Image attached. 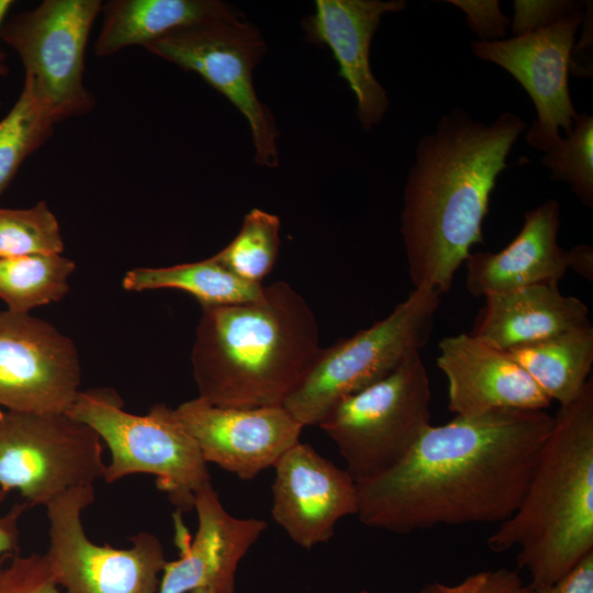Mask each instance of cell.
<instances>
[{
    "mask_svg": "<svg viewBox=\"0 0 593 593\" xmlns=\"http://www.w3.org/2000/svg\"><path fill=\"white\" fill-rule=\"evenodd\" d=\"M553 425L546 410H497L430 425L390 470L356 483L359 521L410 534L502 523L518 507Z\"/></svg>",
    "mask_w": 593,
    "mask_h": 593,
    "instance_id": "6da1fadb",
    "label": "cell"
},
{
    "mask_svg": "<svg viewBox=\"0 0 593 593\" xmlns=\"http://www.w3.org/2000/svg\"><path fill=\"white\" fill-rule=\"evenodd\" d=\"M504 112L491 124L455 109L419 138L404 186L401 235L414 288L449 291L456 272L483 244V222L497 176L524 131Z\"/></svg>",
    "mask_w": 593,
    "mask_h": 593,
    "instance_id": "7a4b0ae2",
    "label": "cell"
},
{
    "mask_svg": "<svg viewBox=\"0 0 593 593\" xmlns=\"http://www.w3.org/2000/svg\"><path fill=\"white\" fill-rule=\"evenodd\" d=\"M201 309L192 373L198 396L216 406L283 405L322 348L314 312L286 281L256 300Z\"/></svg>",
    "mask_w": 593,
    "mask_h": 593,
    "instance_id": "3957f363",
    "label": "cell"
},
{
    "mask_svg": "<svg viewBox=\"0 0 593 593\" xmlns=\"http://www.w3.org/2000/svg\"><path fill=\"white\" fill-rule=\"evenodd\" d=\"M494 552L517 548L529 586L553 584L593 552V382L560 405L516 511L488 538Z\"/></svg>",
    "mask_w": 593,
    "mask_h": 593,
    "instance_id": "277c9868",
    "label": "cell"
},
{
    "mask_svg": "<svg viewBox=\"0 0 593 593\" xmlns=\"http://www.w3.org/2000/svg\"><path fill=\"white\" fill-rule=\"evenodd\" d=\"M112 388L80 391L66 412L91 427L105 443L111 460L105 465L107 483L137 473L156 478V485L182 514L193 510L194 495L211 481L206 461L178 421L174 409L153 405L145 415L124 411Z\"/></svg>",
    "mask_w": 593,
    "mask_h": 593,
    "instance_id": "5b68a950",
    "label": "cell"
},
{
    "mask_svg": "<svg viewBox=\"0 0 593 593\" xmlns=\"http://www.w3.org/2000/svg\"><path fill=\"white\" fill-rule=\"evenodd\" d=\"M441 294L414 288L384 318L321 348L283 407L303 427L318 425L340 400L384 379L428 342Z\"/></svg>",
    "mask_w": 593,
    "mask_h": 593,
    "instance_id": "8992f818",
    "label": "cell"
},
{
    "mask_svg": "<svg viewBox=\"0 0 593 593\" xmlns=\"http://www.w3.org/2000/svg\"><path fill=\"white\" fill-rule=\"evenodd\" d=\"M430 382L419 354L340 400L317 425L361 482L399 463L430 424Z\"/></svg>",
    "mask_w": 593,
    "mask_h": 593,
    "instance_id": "52a82bcc",
    "label": "cell"
},
{
    "mask_svg": "<svg viewBox=\"0 0 593 593\" xmlns=\"http://www.w3.org/2000/svg\"><path fill=\"white\" fill-rule=\"evenodd\" d=\"M99 435L66 413L0 409V502L13 490L32 506L103 477Z\"/></svg>",
    "mask_w": 593,
    "mask_h": 593,
    "instance_id": "ba28073f",
    "label": "cell"
},
{
    "mask_svg": "<svg viewBox=\"0 0 593 593\" xmlns=\"http://www.w3.org/2000/svg\"><path fill=\"white\" fill-rule=\"evenodd\" d=\"M149 53L198 74L247 120L259 166L279 165L275 118L258 98L254 69L266 43L260 31L239 12L172 31L144 46Z\"/></svg>",
    "mask_w": 593,
    "mask_h": 593,
    "instance_id": "9c48e42d",
    "label": "cell"
},
{
    "mask_svg": "<svg viewBox=\"0 0 593 593\" xmlns=\"http://www.w3.org/2000/svg\"><path fill=\"white\" fill-rule=\"evenodd\" d=\"M100 0H44L5 20L0 38L15 51L56 123L96 104L85 86V53Z\"/></svg>",
    "mask_w": 593,
    "mask_h": 593,
    "instance_id": "30bf717a",
    "label": "cell"
},
{
    "mask_svg": "<svg viewBox=\"0 0 593 593\" xmlns=\"http://www.w3.org/2000/svg\"><path fill=\"white\" fill-rule=\"evenodd\" d=\"M94 501V486L69 489L46 507L48 549L45 552L56 581L66 593H158L167 562L160 539L147 532L118 549L91 541L81 522Z\"/></svg>",
    "mask_w": 593,
    "mask_h": 593,
    "instance_id": "8fae6325",
    "label": "cell"
},
{
    "mask_svg": "<svg viewBox=\"0 0 593 593\" xmlns=\"http://www.w3.org/2000/svg\"><path fill=\"white\" fill-rule=\"evenodd\" d=\"M74 342L29 313L0 311V409L66 413L80 392Z\"/></svg>",
    "mask_w": 593,
    "mask_h": 593,
    "instance_id": "7c38bea8",
    "label": "cell"
},
{
    "mask_svg": "<svg viewBox=\"0 0 593 593\" xmlns=\"http://www.w3.org/2000/svg\"><path fill=\"white\" fill-rule=\"evenodd\" d=\"M583 20L580 8L536 32L471 45L475 56L505 69L533 100L537 118L526 134L533 148L547 153L560 141L559 130L567 135L579 114L568 77L574 36Z\"/></svg>",
    "mask_w": 593,
    "mask_h": 593,
    "instance_id": "4fadbf2b",
    "label": "cell"
},
{
    "mask_svg": "<svg viewBox=\"0 0 593 593\" xmlns=\"http://www.w3.org/2000/svg\"><path fill=\"white\" fill-rule=\"evenodd\" d=\"M174 412L206 463H215L242 480L273 468L300 441L303 429L282 405L222 407L197 396Z\"/></svg>",
    "mask_w": 593,
    "mask_h": 593,
    "instance_id": "5bb4252c",
    "label": "cell"
},
{
    "mask_svg": "<svg viewBox=\"0 0 593 593\" xmlns=\"http://www.w3.org/2000/svg\"><path fill=\"white\" fill-rule=\"evenodd\" d=\"M193 510L198 529L192 539L181 514L174 515L180 553L177 560H167L158 593H234L238 564L268 524L231 515L211 481L197 491Z\"/></svg>",
    "mask_w": 593,
    "mask_h": 593,
    "instance_id": "9a60e30c",
    "label": "cell"
},
{
    "mask_svg": "<svg viewBox=\"0 0 593 593\" xmlns=\"http://www.w3.org/2000/svg\"><path fill=\"white\" fill-rule=\"evenodd\" d=\"M271 515L305 549L329 541L337 523L356 515V482L314 447L296 443L273 466Z\"/></svg>",
    "mask_w": 593,
    "mask_h": 593,
    "instance_id": "2e32d148",
    "label": "cell"
},
{
    "mask_svg": "<svg viewBox=\"0 0 593 593\" xmlns=\"http://www.w3.org/2000/svg\"><path fill=\"white\" fill-rule=\"evenodd\" d=\"M437 367L448 382V410L474 417L497 410H547L551 401L506 350L469 333L444 337Z\"/></svg>",
    "mask_w": 593,
    "mask_h": 593,
    "instance_id": "e0dca14e",
    "label": "cell"
},
{
    "mask_svg": "<svg viewBox=\"0 0 593 593\" xmlns=\"http://www.w3.org/2000/svg\"><path fill=\"white\" fill-rule=\"evenodd\" d=\"M405 7L403 0H316L313 14L303 22L306 38L332 52L366 131L380 123L389 108L387 91L371 70L370 44L381 18Z\"/></svg>",
    "mask_w": 593,
    "mask_h": 593,
    "instance_id": "ac0fdd59",
    "label": "cell"
},
{
    "mask_svg": "<svg viewBox=\"0 0 593 593\" xmlns=\"http://www.w3.org/2000/svg\"><path fill=\"white\" fill-rule=\"evenodd\" d=\"M560 208L548 200L524 215L522 230L503 249L470 253L466 289L474 298L537 283H558L567 270V250L558 245Z\"/></svg>",
    "mask_w": 593,
    "mask_h": 593,
    "instance_id": "d6986e66",
    "label": "cell"
},
{
    "mask_svg": "<svg viewBox=\"0 0 593 593\" xmlns=\"http://www.w3.org/2000/svg\"><path fill=\"white\" fill-rule=\"evenodd\" d=\"M470 335L510 350L590 326L589 309L558 283H537L484 296Z\"/></svg>",
    "mask_w": 593,
    "mask_h": 593,
    "instance_id": "ffe728a7",
    "label": "cell"
},
{
    "mask_svg": "<svg viewBox=\"0 0 593 593\" xmlns=\"http://www.w3.org/2000/svg\"><path fill=\"white\" fill-rule=\"evenodd\" d=\"M101 11L103 23L94 45L99 57L133 45L144 47L178 29L240 12L219 0H111Z\"/></svg>",
    "mask_w": 593,
    "mask_h": 593,
    "instance_id": "44dd1931",
    "label": "cell"
},
{
    "mask_svg": "<svg viewBox=\"0 0 593 593\" xmlns=\"http://www.w3.org/2000/svg\"><path fill=\"white\" fill-rule=\"evenodd\" d=\"M537 387L559 405L572 402L593 365L592 325L506 350Z\"/></svg>",
    "mask_w": 593,
    "mask_h": 593,
    "instance_id": "7402d4cb",
    "label": "cell"
},
{
    "mask_svg": "<svg viewBox=\"0 0 593 593\" xmlns=\"http://www.w3.org/2000/svg\"><path fill=\"white\" fill-rule=\"evenodd\" d=\"M122 286L127 291L177 289L193 295L201 306L223 305L256 300L265 286L240 280L214 256L168 267L134 268L126 271Z\"/></svg>",
    "mask_w": 593,
    "mask_h": 593,
    "instance_id": "603a6c76",
    "label": "cell"
},
{
    "mask_svg": "<svg viewBox=\"0 0 593 593\" xmlns=\"http://www.w3.org/2000/svg\"><path fill=\"white\" fill-rule=\"evenodd\" d=\"M75 268L60 254L0 258V299L14 313L59 301L69 291Z\"/></svg>",
    "mask_w": 593,
    "mask_h": 593,
    "instance_id": "cb8c5ba5",
    "label": "cell"
},
{
    "mask_svg": "<svg viewBox=\"0 0 593 593\" xmlns=\"http://www.w3.org/2000/svg\"><path fill=\"white\" fill-rule=\"evenodd\" d=\"M55 124L31 78L24 76L19 98L0 120V197L25 159L51 138Z\"/></svg>",
    "mask_w": 593,
    "mask_h": 593,
    "instance_id": "d4e9b609",
    "label": "cell"
},
{
    "mask_svg": "<svg viewBox=\"0 0 593 593\" xmlns=\"http://www.w3.org/2000/svg\"><path fill=\"white\" fill-rule=\"evenodd\" d=\"M279 248L280 219L254 208L244 216L236 236L213 256L240 280L262 284L277 261Z\"/></svg>",
    "mask_w": 593,
    "mask_h": 593,
    "instance_id": "484cf974",
    "label": "cell"
},
{
    "mask_svg": "<svg viewBox=\"0 0 593 593\" xmlns=\"http://www.w3.org/2000/svg\"><path fill=\"white\" fill-rule=\"evenodd\" d=\"M55 214L44 201L26 209L0 208V258L61 254Z\"/></svg>",
    "mask_w": 593,
    "mask_h": 593,
    "instance_id": "4316f807",
    "label": "cell"
},
{
    "mask_svg": "<svg viewBox=\"0 0 593 593\" xmlns=\"http://www.w3.org/2000/svg\"><path fill=\"white\" fill-rule=\"evenodd\" d=\"M551 179L571 184L588 208L593 205V116L578 114L572 130L541 160Z\"/></svg>",
    "mask_w": 593,
    "mask_h": 593,
    "instance_id": "83f0119b",
    "label": "cell"
},
{
    "mask_svg": "<svg viewBox=\"0 0 593 593\" xmlns=\"http://www.w3.org/2000/svg\"><path fill=\"white\" fill-rule=\"evenodd\" d=\"M0 593H60L46 555L19 552L0 557Z\"/></svg>",
    "mask_w": 593,
    "mask_h": 593,
    "instance_id": "f1b7e54d",
    "label": "cell"
},
{
    "mask_svg": "<svg viewBox=\"0 0 593 593\" xmlns=\"http://www.w3.org/2000/svg\"><path fill=\"white\" fill-rule=\"evenodd\" d=\"M421 593H534L516 570L497 569L477 572L456 584L434 582Z\"/></svg>",
    "mask_w": 593,
    "mask_h": 593,
    "instance_id": "f546056e",
    "label": "cell"
},
{
    "mask_svg": "<svg viewBox=\"0 0 593 593\" xmlns=\"http://www.w3.org/2000/svg\"><path fill=\"white\" fill-rule=\"evenodd\" d=\"M573 1H514L512 31L514 36L529 34L549 26L563 15L580 9Z\"/></svg>",
    "mask_w": 593,
    "mask_h": 593,
    "instance_id": "4dcf8cb0",
    "label": "cell"
},
{
    "mask_svg": "<svg viewBox=\"0 0 593 593\" xmlns=\"http://www.w3.org/2000/svg\"><path fill=\"white\" fill-rule=\"evenodd\" d=\"M466 14V22L481 42L503 40L511 22L500 8L497 0H449Z\"/></svg>",
    "mask_w": 593,
    "mask_h": 593,
    "instance_id": "1f68e13d",
    "label": "cell"
},
{
    "mask_svg": "<svg viewBox=\"0 0 593 593\" xmlns=\"http://www.w3.org/2000/svg\"><path fill=\"white\" fill-rule=\"evenodd\" d=\"M534 593H593V552L582 558L567 574Z\"/></svg>",
    "mask_w": 593,
    "mask_h": 593,
    "instance_id": "d6a6232c",
    "label": "cell"
},
{
    "mask_svg": "<svg viewBox=\"0 0 593 593\" xmlns=\"http://www.w3.org/2000/svg\"><path fill=\"white\" fill-rule=\"evenodd\" d=\"M30 505L23 501L15 503L4 515L0 516V557L5 553L19 552V522Z\"/></svg>",
    "mask_w": 593,
    "mask_h": 593,
    "instance_id": "836d02e7",
    "label": "cell"
},
{
    "mask_svg": "<svg viewBox=\"0 0 593 593\" xmlns=\"http://www.w3.org/2000/svg\"><path fill=\"white\" fill-rule=\"evenodd\" d=\"M567 266L588 281L593 280V249L581 244L567 250Z\"/></svg>",
    "mask_w": 593,
    "mask_h": 593,
    "instance_id": "e575fe53",
    "label": "cell"
},
{
    "mask_svg": "<svg viewBox=\"0 0 593 593\" xmlns=\"http://www.w3.org/2000/svg\"><path fill=\"white\" fill-rule=\"evenodd\" d=\"M13 3L14 2L11 0H0V31L5 21V16L9 10L11 9V7L13 5ZM7 75H8V66L5 64V56L0 48V77L7 76Z\"/></svg>",
    "mask_w": 593,
    "mask_h": 593,
    "instance_id": "d590c367",
    "label": "cell"
},
{
    "mask_svg": "<svg viewBox=\"0 0 593 593\" xmlns=\"http://www.w3.org/2000/svg\"><path fill=\"white\" fill-rule=\"evenodd\" d=\"M359 593H371V592H369V591H367V590H362V591H360Z\"/></svg>",
    "mask_w": 593,
    "mask_h": 593,
    "instance_id": "8d00e7d4",
    "label": "cell"
}]
</instances>
